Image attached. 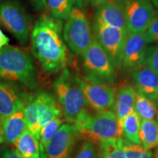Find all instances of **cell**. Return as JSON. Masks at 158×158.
Returning <instances> with one entry per match:
<instances>
[{
	"mask_svg": "<svg viewBox=\"0 0 158 158\" xmlns=\"http://www.w3.org/2000/svg\"><path fill=\"white\" fill-rule=\"evenodd\" d=\"M31 52L48 73H56L66 68L68 53L63 37L62 21L47 14L41 15L30 35Z\"/></svg>",
	"mask_w": 158,
	"mask_h": 158,
	"instance_id": "6da1fadb",
	"label": "cell"
},
{
	"mask_svg": "<svg viewBox=\"0 0 158 158\" xmlns=\"http://www.w3.org/2000/svg\"><path fill=\"white\" fill-rule=\"evenodd\" d=\"M73 124L80 136L94 144L123 136L121 122L111 110L91 113L85 109L78 116Z\"/></svg>",
	"mask_w": 158,
	"mask_h": 158,
	"instance_id": "7a4b0ae2",
	"label": "cell"
},
{
	"mask_svg": "<svg viewBox=\"0 0 158 158\" xmlns=\"http://www.w3.org/2000/svg\"><path fill=\"white\" fill-rule=\"evenodd\" d=\"M0 78L31 89L37 84V70L31 56L17 47L0 48Z\"/></svg>",
	"mask_w": 158,
	"mask_h": 158,
	"instance_id": "3957f363",
	"label": "cell"
},
{
	"mask_svg": "<svg viewBox=\"0 0 158 158\" xmlns=\"http://www.w3.org/2000/svg\"><path fill=\"white\" fill-rule=\"evenodd\" d=\"M53 86L64 120L73 124L88 105L78 84V77L64 68L55 79Z\"/></svg>",
	"mask_w": 158,
	"mask_h": 158,
	"instance_id": "277c9868",
	"label": "cell"
},
{
	"mask_svg": "<svg viewBox=\"0 0 158 158\" xmlns=\"http://www.w3.org/2000/svg\"><path fill=\"white\" fill-rule=\"evenodd\" d=\"M63 37L74 54L83 56L93 41L92 28L83 9L73 7L65 20Z\"/></svg>",
	"mask_w": 158,
	"mask_h": 158,
	"instance_id": "5b68a950",
	"label": "cell"
},
{
	"mask_svg": "<svg viewBox=\"0 0 158 158\" xmlns=\"http://www.w3.org/2000/svg\"><path fill=\"white\" fill-rule=\"evenodd\" d=\"M82 57L86 75L84 78L100 84H116L117 80L116 68L95 38Z\"/></svg>",
	"mask_w": 158,
	"mask_h": 158,
	"instance_id": "8992f818",
	"label": "cell"
},
{
	"mask_svg": "<svg viewBox=\"0 0 158 158\" xmlns=\"http://www.w3.org/2000/svg\"><path fill=\"white\" fill-rule=\"evenodd\" d=\"M0 24L22 45L28 44L31 32V19L24 7L15 0L0 2Z\"/></svg>",
	"mask_w": 158,
	"mask_h": 158,
	"instance_id": "52a82bcc",
	"label": "cell"
},
{
	"mask_svg": "<svg viewBox=\"0 0 158 158\" xmlns=\"http://www.w3.org/2000/svg\"><path fill=\"white\" fill-rule=\"evenodd\" d=\"M95 40L109 57L116 70H121L122 57L129 31L93 23Z\"/></svg>",
	"mask_w": 158,
	"mask_h": 158,
	"instance_id": "ba28073f",
	"label": "cell"
},
{
	"mask_svg": "<svg viewBox=\"0 0 158 158\" xmlns=\"http://www.w3.org/2000/svg\"><path fill=\"white\" fill-rule=\"evenodd\" d=\"M123 7L127 28L131 32H145L156 16L150 0H118Z\"/></svg>",
	"mask_w": 158,
	"mask_h": 158,
	"instance_id": "9c48e42d",
	"label": "cell"
},
{
	"mask_svg": "<svg viewBox=\"0 0 158 158\" xmlns=\"http://www.w3.org/2000/svg\"><path fill=\"white\" fill-rule=\"evenodd\" d=\"M148 45L145 32H128L122 57L124 73L131 75L143 68Z\"/></svg>",
	"mask_w": 158,
	"mask_h": 158,
	"instance_id": "30bf717a",
	"label": "cell"
},
{
	"mask_svg": "<svg viewBox=\"0 0 158 158\" xmlns=\"http://www.w3.org/2000/svg\"><path fill=\"white\" fill-rule=\"evenodd\" d=\"M78 81L87 104L94 110H111L116 97V89L113 85L100 84L78 77Z\"/></svg>",
	"mask_w": 158,
	"mask_h": 158,
	"instance_id": "8fae6325",
	"label": "cell"
},
{
	"mask_svg": "<svg viewBox=\"0 0 158 158\" xmlns=\"http://www.w3.org/2000/svg\"><path fill=\"white\" fill-rule=\"evenodd\" d=\"M98 145L99 158H155L151 150H144L123 137Z\"/></svg>",
	"mask_w": 158,
	"mask_h": 158,
	"instance_id": "7c38bea8",
	"label": "cell"
},
{
	"mask_svg": "<svg viewBox=\"0 0 158 158\" xmlns=\"http://www.w3.org/2000/svg\"><path fill=\"white\" fill-rule=\"evenodd\" d=\"M73 124H63L47 147L43 158H70L78 138Z\"/></svg>",
	"mask_w": 158,
	"mask_h": 158,
	"instance_id": "4fadbf2b",
	"label": "cell"
},
{
	"mask_svg": "<svg viewBox=\"0 0 158 158\" xmlns=\"http://www.w3.org/2000/svg\"><path fill=\"white\" fill-rule=\"evenodd\" d=\"M26 98L10 83L0 81V119L5 118L23 109Z\"/></svg>",
	"mask_w": 158,
	"mask_h": 158,
	"instance_id": "5bb4252c",
	"label": "cell"
},
{
	"mask_svg": "<svg viewBox=\"0 0 158 158\" xmlns=\"http://www.w3.org/2000/svg\"><path fill=\"white\" fill-rule=\"evenodd\" d=\"M94 23L129 31L123 7L118 0H111L98 7Z\"/></svg>",
	"mask_w": 158,
	"mask_h": 158,
	"instance_id": "9a60e30c",
	"label": "cell"
},
{
	"mask_svg": "<svg viewBox=\"0 0 158 158\" xmlns=\"http://www.w3.org/2000/svg\"><path fill=\"white\" fill-rule=\"evenodd\" d=\"M131 80L136 92L158 102V74L143 66L131 74Z\"/></svg>",
	"mask_w": 158,
	"mask_h": 158,
	"instance_id": "2e32d148",
	"label": "cell"
},
{
	"mask_svg": "<svg viewBox=\"0 0 158 158\" xmlns=\"http://www.w3.org/2000/svg\"><path fill=\"white\" fill-rule=\"evenodd\" d=\"M35 98L37 105L40 128L54 118L61 116V108L52 94L45 91H40L35 94Z\"/></svg>",
	"mask_w": 158,
	"mask_h": 158,
	"instance_id": "e0dca14e",
	"label": "cell"
},
{
	"mask_svg": "<svg viewBox=\"0 0 158 158\" xmlns=\"http://www.w3.org/2000/svg\"><path fill=\"white\" fill-rule=\"evenodd\" d=\"M137 92L133 86L123 84L116 92L115 102L114 105V112L120 122L134 109V103Z\"/></svg>",
	"mask_w": 158,
	"mask_h": 158,
	"instance_id": "ac0fdd59",
	"label": "cell"
},
{
	"mask_svg": "<svg viewBox=\"0 0 158 158\" xmlns=\"http://www.w3.org/2000/svg\"><path fill=\"white\" fill-rule=\"evenodd\" d=\"M2 128L4 141L7 144H14L27 129L23 108L5 118L2 122Z\"/></svg>",
	"mask_w": 158,
	"mask_h": 158,
	"instance_id": "d6986e66",
	"label": "cell"
},
{
	"mask_svg": "<svg viewBox=\"0 0 158 158\" xmlns=\"http://www.w3.org/2000/svg\"><path fill=\"white\" fill-rule=\"evenodd\" d=\"M14 145L23 158H41L38 139L29 130L21 134Z\"/></svg>",
	"mask_w": 158,
	"mask_h": 158,
	"instance_id": "ffe728a7",
	"label": "cell"
},
{
	"mask_svg": "<svg viewBox=\"0 0 158 158\" xmlns=\"http://www.w3.org/2000/svg\"><path fill=\"white\" fill-rule=\"evenodd\" d=\"M139 138L144 150L149 151L158 147V125L155 119L141 120Z\"/></svg>",
	"mask_w": 158,
	"mask_h": 158,
	"instance_id": "44dd1931",
	"label": "cell"
},
{
	"mask_svg": "<svg viewBox=\"0 0 158 158\" xmlns=\"http://www.w3.org/2000/svg\"><path fill=\"white\" fill-rule=\"evenodd\" d=\"M141 118L135 110H132L122 122V135L131 143L141 145L139 133Z\"/></svg>",
	"mask_w": 158,
	"mask_h": 158,
	"instance_id": "7402d4cb",
	"label": "cell"
},
{
	"mask_svg": "<svg viewBox=\"0 0 158 158\" xmlns=\"http://www.w3.org/2000/svg\"><path fill=\"white\" fill-rule=\"evenodd\" d=\"M134 110L141 120H153L157 114L155 102L137 92L134 103Z\"/></svg>",
	"mask_w": 158,
	"mask_h": 158,
	"instance_id": "603a6c76",
	"label": "cell"
},
{
	"mask_svg": "<svg viewBox=\"0 0 158 158\" xmlns=\"http://www.w3.org/2000/svg\"><path fill=\"white\" fill-rule=\"evenodd\" d=\"M23 112H24L27 130L31 132L38 139L40 126L39 123L37 105L35 95L30 97L28 100H27L23 107Z\"/></svg>",
	"mask_w": 158,
	"mask_h": 158,
	"instance_id": "cb8c5ba5",
	"label": "cell"
},
{
	"mask_svg": "<svg viewBox=\"0 0 158 158\" xmlns=\"http://www.w3.org/2000/svg\"><path fill=\"white\" fill-rule=\"evenodd\" d=\"M63 123V120L61 116H59L54 120L45 124L40 128L39 133L38 141L40 150V157L43 158L47 147L50 143L51 140Z\"/></svg>",
	"mask_w": 158,
	"mask_h": 158,
	"instance_id": "d4e9b609",
	"label": "cell"
},
{
	"mask_svg": "<svg viewBox=\"0 0 158 158\" xmlns=\"http://www.w3.org/2000/svg\"><path fill=\"white\" fill-rule=\"evenodd\" d=\"M45 2L50 15L61 21L67 19L74 7L72 0H45Z\"/></svg>",
	"mask_w": 158,
	"mask_h": 158,
	"instance_id": "484cf974",
	"label": "cell"
},
{
	"mask_svg": "<svg viewBox=\"0 0 158 158\" xmlns=\"http://www.w3.org/2000/svg\"><path fill=\"white\" fill-rule=\"evenodd\" d=\"M144 66L147 67L158 74V44L148 47Z\"/></svg>",
	"mask_w": 158,
	"mask_h": 158,
	"instance_id": "4316f807",
	"label": "cell"
},
{
	"mask_svg": "<svg viewBox=\"0 0 158 158\" xmlns=\"http://www.w3.org/2000/svg\"><path fill=\"white\" fill-rule=\"evenodd\" d=\"M74 158H99L98 152L94 143L86 141L78 150Z\"/></svg>",
	"mask_w": 158,
	"mask_h": 158,
	"instance_id": "83f0119b",
	"label": "cell"
},
{
	"mask_svg": "<svg viewBox=\"0 0 158 158\" xmlns=\"http://www.w3.org/2000/svg\"><path fill=\"white\" fill-rule=\"evenodd\" d=\"M147 42L151 43H158V15H156L153 21L145 31Z\"/></svg>",
	"mask_w": 158,
	"mask_h": 158,
	"instance_id": "f1b7e54d",
	"label": "cell"
},
{
	"mask_svg": "<svg viewBox=\"0 0 158 158\" xmlns=\"http://www.w3.org/2000/svg\"><path fill=\"white\" fill-rule=\"evenodd\" d=\"M31 6L37 12L44 11L47 9L45 0H29Z\"/></svg>",
	"mask_w": 158,
	"mask_h": 158,
	"instance_id": "f546056e",
	"label": "cell"
},
{
	"mask_svg": "<svg viewBox=\"0 0 158 158\" xmlns=\"http://www.w3.org/2000/svg\"><path fill=\"white\" fill-rule=\"evenodd\" d=\"M2 158H23L15 149H5L2 154Z\"/></svg>",
	"mask_w": 158,
	"mask_h": 158,
	"instance_id": "4dcf8cb0",
	"label": "cell"
},
{
	"mask_svg": "<svg viewBox=\"0 0 158 158\" xmlns=\"http://www.w3.org/2000/svg\"><path fill=\"white\" fill-rule=\"evenodd\" d=\"M110 1H111V0H88V3H90L91 5L93 6V7H99Z\"/></svg>",
	"mask_w": 158,
	"mask_h": 158,
	"instance_id": "1f68e13d",
	"label": "cell"
},
{
	"mask_svg": "<svg viewBox=\"0 0 158 158\" xmlns=\"http://www.w3.org/2000/svg\"><path fill=\"white\" fill-rule=\"evenodd\" d=\"M9 38L7 36L4 35V33L0 29V48H3V47L7 45L9 43Z\"/></svg>",
	"mask_w": 158,
	"mask_h": 158,
	"instance_id": "d6a6232c",
	"label": "cell"
},
{
	"mask_svg": "<svg viewBox=\"0 0 158 158\" xmlns=\"http://www.w3.org/2000/svg\"><path fill=\"white\" fill-rule=\"evenodd\" d=\"M75 7L83 9L88 5V0H72Z\"/></svg>",
	"mask_w": 158,
	"mask_h": 158,
	"instance_id": "836d02e7",
	"label": "cell"
},
{
	"mask_svg": "<svg viewBox=\"0 0 158 158\" xmlns=\"http://www.w3.org/2000/svg\"><path fill=\"white\" fill-rule=\"evenodd\" d=\"M4 142V135H3V128H2V122L0 119V145Z\"/></svg>",
	"mask_w": 158,
	"mask_h": 158,
	"instance_id": "e575fe53",
	"label": "cell"
},
{
	"mask_svg": "<svg viewBox=\"0 0 158 158\" xmlns=\"http://www.w3.org/2000/svg\"><path fill=\"white\" fill-rule=\"evenodd\" d=\"M152 3L153 6L155 7V8L157 9V10L158 12V0H152Z\"/></svg>",
	"mask_w": 158,
	"mask_h": 158,
	"instance_id": "d590c367",
	"label": "cell"
},
{
	"mask_svg": "<svg viewBox=\"0 0 158 158\" xmlns=\"http://www.w3.org/2000/svg\"><path fill=\"white\" fill-rule=\"evenodd\" d=\"M155 158H158V148H157V151H156V152L155 154Z\"/></svg>",
	"mask_w": 158,
	"mask_h": 158,
	"instance_id": "8d00e7d4",
	"label": "cell"
},
{
	"mask_svg": "<svg viewBox=\"0 0 158 158\" xmlns=\"http://www.w3.org/2000/svg\"><path fill=\"white\" fill-rule=\"evenodd\" d=\"M157 121H156V122H157V125H158V107H157Z\"/></svg>",
	"mask_w": 158,
	"mask_h": 158,
	"instance_id": "74e56055",
	"label": "cell"
},
{
	"mask_svg": "<svg viewBox=\"0 0 158 158\" xmlns=\"http://www.w3.org/2000/svg\"><path fill=\"white\" fill-rule=\"evenodd\" d=\"M150 1H151V2H152V0H150Z\"/></svg>",
	"mask_w": 158,
	"mask_h": 158,
	"instance_id": "f35d334b",
	"label": "cell"
}]
</instances>
